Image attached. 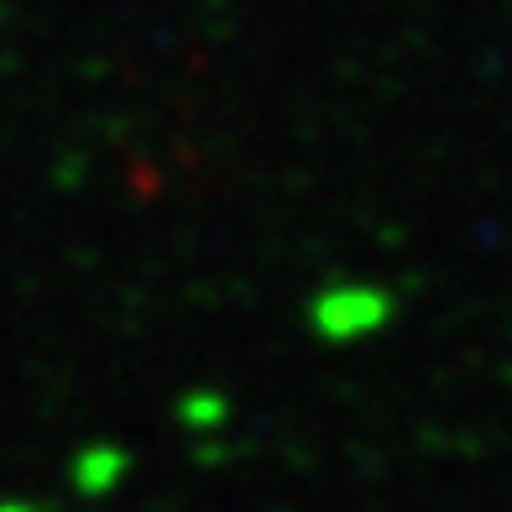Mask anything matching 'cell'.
Returning <instances> with one entry per match:
<instances>
[{"mask_svg":"<svg viewBox=\"0 0 512 512\" xmlns=\"http://www.w3.org/2000/svg\"><path fill=\"white\" fill-rule=\"evenodd\" d=\"M387 319V298L377 288H330L314 304V330L330 340H361Z\"/></svg>","mask_w":512,"mask_h":512,"instance_id":"cell-1","label":"cell"}]
</instances>
